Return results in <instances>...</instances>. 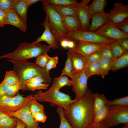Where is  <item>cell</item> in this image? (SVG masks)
I'll return each mask as SVG.
<instances>
[{
  "mask_svg": "<svg viewBox=\"0 0 128 128\" xmlns=\"http://www.w3.org/2000/svg\"><path fill=\"white\" fill-rule=\"evenodd\" d=\"M25 128H27L26 127V126L25 127ZM38 128H41L40 127H39Z\"/></svg>",
  "mask_w": 128,
  "mask_h": 128,
  "instance_id": "obj_55",
  "label": "cell"
},
{
  "mask_svg": "<svg viewBox=\"0 0 128 128\" xmlns=\"http://www.w3.org/2000/svg\"><path fill=\"white\" fill-rule=\"evenodd\" d=\"M102 59L113 62L116 59L110 47V43L105 44L100 49Z\"/></svg>",
  "mask_w": 128,
  "mask_h": 128,
  "instance_id": "obj_28",
  "label": "cell"
},
{
  "mask_svg": "<svg viewBox=\"0 0 128 128\" xmlns=\"http://www.w3.org/2000/svg\"><path fill=\"white\" fill-rule=\"evenodd\" d=\"M18 92L13 100L7 104L0 106V111L4 113L14 112L17 111L26 105L33 98V94L26 97Z\"/></svg>",
  "mask_w": 128,
  "mask_h": 128,
  "instance_id": "obj_13",
  "label": "cell"
},
{
  "mask_svg": "<svg viewBox=\"0 0 128 128\" xmlns=\"http://www.w3.org/2000/svg\"><path fill=\"white\" fill-rule=\"evenodd\" d=\"M29 103L30 111L32 116L39 112H45L43 106L38 102L34 97L30 101Z\"/></svg>",
  "mask_w": 128,
  "mask_h": 128,
  "instance_id": "obj_34",
  "label": "cell"
},
{
  "mask_svg": "<svg viewBox=\"0 0 128 128\" xmlns=\"http://www.w3.org/2000/svg\"><path fill=\"white\" fill-rule=\"evenodd\" d=\"M52 5H57L64 6L73 5L78 2L75 0H46Z\"/></svg>",
  "mask_w": 128,
  "mask_h": 128,
  "instance_id": "obj_41",
  "label": "cell"
},
{
  "mask_svg": "<svg viewBox=\"0 0 128 128\" xmlns=\"http://www.w3.org/2000/svg\"><path fill=\"white\" fill-rule=\"evenodd\" d=\"M117 41L121 46L126 51L128 52V38Z\"/></svg>",
  "mask_w": 128,
  "mask_h": 128,
  "instance_id": "obj_49",
  "label": "cell"
},
{
  "mask_svg": "<svg viewBox=\"0 0 128 128\" xmlns=\"http://www.w3.org/2000/svg\"><path fill=\"white\" fill-rule=\"evenodd\" d=\"M9 86V85L2 82L0 84V98L7 95Z\"/></svg>",
  "mask_w": 128,
  "mask_h": 128,
  "instance_id": "obj_47",
  "label": "cell"
},
{
  "mask_svg": "<svg viewBox=\"0 0 128 128\" xmlns=\"http://www.w3.org/2000/svg\"><path fill=\"white\" fill-rule=\"evenodd\" d=\"M41 1L43 9L48 17L50 29L56 40L60 42L66 38L69 33L63 23L62 18L53 5L46 0Z\"/></svg>",
  "mask_w": 128,
  "mask_h": 128,
  "instance_id": "obj_4",
  "label": "cell"
},
{
  "mask_svg": "<svg viewBox=\"0 0 128 128\" xmlns=\"http://www.w3.org/2000/svg\"><path fill=\"white\" fill-rule=\"evenodd\" d=\"M69 40L67 38L62 40L60 42L61 46L64 48H67V45Z\"/></svg>",
  "mask_w": 128,
  "mask_h": 128,
  "instance_id": "obj_52",
  "label": "cell"
},
{
  "mask_svg": "<svg viewBox=\"0 0 128 128\" xmlns=\"http://www.w3.org/2000/svg\"><path fill=\"white\" fill-rule=\"evenodd\" d=\"M41 25L45 28L43 33L35 41L32 43L36 44L40 43L41 41H44L49 44L51 48L53 49H59L58 41L50 28L48 17L46 14L45 19L42 23Z\"/></svg>",
  "mask_w": 128,
  "mask_h": 128,
  "instance_id": "obj_14",
  "label": "cell"
},
{
  "mask_svg": "<svg viewBox=\"0 0 128 128\" xmlns=\"http://www.w3.org/2000/svg\"><path fill=\"white\" fill-rule=\"evenodd\" d=\"M51 57L48 55L47 52H45L37 57L35 63L40 67L45 69L47 63Z\"/></svg>",
  "mask_w": 128,
  "mask_h": 128,
  "instance_id": "obj_38",
  "label": "cell"
},
{
  "mask_svg": "<svg viewBox=\"0 0 128 128\" xmlns=\"http://www.w3.org/2000/svg\"><path fill=\"white\" fill-rule=\"evenodd\" d=\"M56 112L59 114L60 119V124L59 128H73L66 119L63 108L58 107L56 110Z\"/></svg>",
  "mask_w": 128,
  "mask_h": 128,
  "instance_id": "obj_37",
  "label": "cell"
},
{
  "mask_svg": "<svg viewBox=\"0 0 128 128\" xmlns=\"http://www.w3.org/2000/svg\"><path fill=\"white\" fill-rule=\"evenodd\" d=\"M71 80L72 90L76 96L75 99L78 100L86 93L89 89L87 78L84 69L72 73Z\"/></svg>",
  "mask_w": 128,
  "mask_h": 128,
  "instance_id": "obj_8",
  "label": "cell"
},
{
  "mask_svg": "<svg viewBox=\"0 0 128 128\" xmlns=\"http://www.w3.org/2000/svg\"><path fill=\"white\" fill-rule=\"evenodd\" d=\"M41 0H27V3L28 7L32 4Z\"/></svg>",
  "mask_w": 128,
  "mask_h": 128,
  "instance_id": "obj_54",
  "label": "cell"
},
{
  "mask_svg": "<svg viewBox=\"0 0 128 128\" xmlns=\"http://www.w3.org/2000/svg\"><path fill=\"white\" fill-rule=\"evenodd\" d=\"M35 82L48 83L46 80L40 76H37L33 77L25 81L24 83L25 85V84Z\"/></svg>",
  "mask_w": 128,
  "mask_h": 128,
  "instance_id": "obj_45",
  "label": "cell"
},
{
  "mask_svg": "<svg viewBox=\"0 0 128 128\" xmlns=\"http://www.w3.org/2000/svg\"><path fill=\"white\" fill-rule=\"evenodd\" d=\"M108 13L109 22L116 26L128 20V6L121 3H115Z\"/></svg>",
  "mask_w": 128,
  "mask_h": 128,
  "instance_id": "obj_10",
  "label": "cell"
},
{
  "mask_svg": "<svg viewBox=\"0 0 128 128\" xmlns=\"http://www.w3.org/2000/svg\"><path fill=\"white\" fill-rule=\"evenodd\" d=\"M33 116L36 122L43 123L45 122L47 118V116L45 114V112L43 111L39 112L35 114Z\"/></svg>",
  "mask_w": 128,
  "mask_h": 128,
  "instance_id": "obj_44",
  "label": "cell"
},
{
  "mask_svg": "<svg viewBox=\"0 0 128 128\" xmlns=\"http://www.w3.org/2000/svg\"><path fill=\"white\" fill-rule=\"evenodd\" d=\"M15 0H0V9L7 13L12 9Z\"/></svg>",
  "mask_w": 128,
  "mask_h": 128,
  "instance_id": "obj_40",
  "label": "cell"
},
{
  "mask_svg": "<svg viewBox=\"0 0 128 128\" xmlns=\"http://www.w3.org/2000/svg\"><path fill=\"white\" fill-rule=\"evenodd\" d=\"M112 62L102 59L99 63L101 71V75L102 78L108 74L110 70Z\"/></svg>",
  "mask_w": 128,
  "mask_h": 128,
  "instance_id": "obj_32",
  "label": "cell"
},
{
  "mask_svg": "<svg viewBox=\"0 0 128 128\" xmlns=\"http://www.w3.org/2000/svg\"><path fill=\"white\" fill-rule=\"evenodd\" d=\"M50 46L39 43L33 44L26 42L20 43L13 52L0 55V59L7 58L9 60H27L37 57L44 53L49 51Z\"/></svg>",
  "mask_w": 128,
  "mask_h": 128,
  "instance_id": "obj_3",
  "label": "cell"
},
{
  "mask_svg": "<svg viewBox=\"0 0 128 128\" xmlns=\"http://www.w3.org/2000/svg\"><path fill=\"white\" fill-rule=\"evenodd\" d=\"M22 87L19 81L17 83L12 85L9 86L8 89L7 95L10 96H14L18 92L19 90H22Z\"/></svg>",
  "mask_w": 128,
  "mask_h": 128,
  "instance_id": "obj_42",
  "label": "cell"
},
{
  "mask_svg": "<svg viewBox=\"0 0 128 128\" xmlns=\"http://www.w3.org/2000/svg\"><path fill=\"white\" fill-rule=\"evenodd\" d=\"M95 32L109 39L119 40L128 38V34L122 32L109 22L102 26Z\"/></svg>",
  "mask_w": 128,
  "mask_h": 128,
  "instance_id": "obj_11",
  "label": "cell"
},
{
  "mask_svg": "<svg viewBox=\"0 0 128 128\" xmlns=\"http://www.w3.org/2000/svg\"><path fill=\"white\" fill-rule=\"evenodd\" d=\"M5 24H10L15 26L24 32L27 30L26 24L12 9L9 10L7 13Z\"/></svg>",
  "mask_w": 128,
  "mask_h": 128,
  "instance_id": "obj_19",
  "label": "cell"
},
{
  "mask_svg": "<svg viewBox=\"0 0 128 128\" xmlns=\"http://www.w3.org/2000/svg\"><path fill=\"white\" fill-rule=\"evenodd\" d=\"M107 105L128 106V96L115 99L111 101L109 100Z\"/></svg>",
  "mask_w": 128,
  "mask_h": 128,
  "instance_id": "obj_39",
  "label": "cell"
},
{
  "mask_svg": "<svg viewBox=\"0 0 128 128\" xmlns=\"http://www.w3.org/2000/svg\"><path fill=\"white\" fill-rule=\"evenodd\" d=\"M29 102L17 111L4 113L9 116L20 119L25 124L27 128H38L39 123L35 120L31 112Z\"/></svg>",
  "mask_w": 128,
  "mask_h": 128,
  "instance_id": "obj_9",
  "label": "cell"
},
{
  "mask_svg": "<svg viewBox=\"0 0 128 128\" xmlns=\"http://www.w3.org/2000/svg\"><path fill=\"white\" fill-rule=\"evenodd\" d=\"M84 70L88 78L90 76L94 75H100L101 71L98 63L87 64L85 67Z\"/></svg>",
  "mask_w": 128,
  "mask_h": 128,
  "instance_id": "obj_30",
  "label": "cell"
},
{
  "mask_svg": "<svg viewBox=\"0 0 128 128\" xmlns=\"http://www.w3.org/2000/svg\"><path fill=\"white\" fill-rule=\"evenodd\" d=\"M75 42L76 43L75 47L71 49L85 57L100 50L101 47L105 44H99L83 41Z\"/></svg>",
  "mask_w": 128,
  "mask_h": 128,
  "instance_id": "obj_15",
  "label": "cell"
},
{
  "mask_svg": "<svg viewBox=\"0 0 128 128\" xmlns=\"http://www.w3.org/2000/svg\"><path fill=\"white\" fill-rule=\"evenodd\" d=\"M53 7L62 18L67 16L77 15L74 5L64 6L57 5H53Z\"/></svg>",
  "mask_w": 128,
  "mask_h": 128,
  "instance_id": "obj_25",
  "label": "cell"
},
{
  "mask_svg": "<svg viewBox=\"0 0 128 128\" xmlns=\"http://www.w3.org/2000/svg\"><path fill=\"white\" fill-rule=\"evenodd\" d=\"M90 0H82L74 5L76 14L81 24L82 30L88 31L90 26V21L91 16L90 14L88 4Z\"/></svg>",
  "mask_w": 128,
  "mask_h": 128,
  "instance_id": "obj_12",
  "label": "cell"
},
{
  "mask_svg": "<svg viewBox=\"0 0 128 128\" xmlns=\"http://www.w3.org/2000/svg\"><path fill=\"white\" fill-rule=\"evenodd\" d=\"M91 24L88 31L95 32L97 30L109 22L108 13L104 12L95 14L91 16Z\"/></svg>",
  "mask_w": 128,
  "mask_h": 128,
  "instance_id": "obj_16",
  "label": "cell"
},
{
  "mask_svg": "<svg viewBox=\"0 0 128 128\" xmlns=\"http://www.w3.org/2000/svg\"><path fill=\"white\" fill-rule=\"evenodd\" d=\"M65 118L73 128H87L93 123L94 113L92 93L89 89L80 99L63 110Z\"/></svg>",
  "mask_w": 128,
  "mask_h": 128,
  "instance_id": "obj_1",
  "label": "cell"
},
{
  "mask_svg": "<svg viewBox=\"0 0 128 128\" xmlns=\"http://www.w3.org/2000/svg\"><path fill=\"white\" fill-rule=\"evenodd\" d=\"M17 118L8 116L0 111V128H16Z\"/></svg>",
  "mask_w": 128,
  "mask_h": 128,
  "instance_id": "obj_23",
  "label": "cell"
},
{
  "mask_svg": "<svg viewBox=\"0 0 128 128\" xmlns=\"http://www.w3.org/2000/svg\"><path fill=\"white\" fill-rule=\"evenodd\" d=\"M116 26L123 32L128 34V20L120 23Z\"/></svg>",
  "mask_w": 128,
  "mask_h": 128,
  "instance_id": "obj_46",
  "label": "cell"
},
{
  "mask_svg": "<svg viewBox=\"0 0 128 128\" xmlns=\"http://www.w3.org/2000/svg\"><path fill=\"white\" fill-rule=\"evenodd\" d=\"M76 45V43L75 42L69 40L68 45L67 48H69L72 49L74 48Z\"/></svg>",
  "mask_w": 128,
  "mask_h": 128,
  "instance_id": "obj_53",
  "label": "cell"
},
{
  "mask_svg": "<svg viewBox=\"0 0 128 128\" xmlns=\"http://www.w3.org/2000/svg\"><path fill=\"white\" fill-rule=\"evenodd\" d=\"M27 90L34 91L41 89L46 90L49 84L40 82H32L25 84Z\"/></svg>",
  "mask_w": 128,
  "mask_h": 128,
  "instance_id": "obj_36",
  "label": "cell"
},
{
  "mask_svg": "<svg viewBox=\"0 0 128 128\" xmlns=\"http://www.w3.org/2000/svg\"><path fill=\"white\" fill-rule=\"evenodd\" d=\"M109 106L107 115L101 122L110 127L120 124L128 126V106Z\"/></svg>",
  "mask_w": 128,
  "mask_h": 128,
  "instance_id": "obj_6",
  "label": "cell"
},
{
  "mask_svg": "<svg viewBox=\"0 0 128 128\" xmlns=\"http://www.w3.org/2000/svg\"><path fill=\"white\" fill-rule=\"evenodd\" d=\"M7 13L0 9V28L3 27L5 24Z\"/></svg>",
  "mask_w": 128,
  "mask_h": 128,
  "instance_id": "obj_48",
  "label": "cell"
},
{
  "mask_svg": "<svg viewBox=\"0 0 128 128\" xmlns=\"http://www.w3.org/2000/svg\"><path fill=\"white\" fill-rule=\"evenodd\" d=\"M67 58L65 62L64 67L62 70L61 76L67 75L71 78L72 76V64L70 55L69 52L67 53Z\"/></svg>",
  "mask_w": 128,
  "mask_h": 128,
  "instance_id": "obj_35",
  "label": "cell"
},
{
  "mask_svg": "<svg viewBox=\"0 0 128 128\" xmlns=\"http://www.w3.org/2000/svg\"><path fill=\"white\" fill-rule=\"evenodd\" d=\"M28 7L27 0H15L12 9L26 24Z\"/></svg>",
  "mask_w": 128,
  "mask_h": 128,
  "instance_id": "obj_20",
  "label": "cell"
},
{
  "mask_svg": "<svg viewBox=\"0 0 128 128\" xmlns=\"http://www.w3.org/2000/svg\"><path fill=\"white\" fill-rule=\"evenodd\" d=\"M109 106L107 105H105L94 112L93 123L97 124L103 120L107 115Z\"/></svg>",
  "mask_w": 128,
  "mask_h": 128,
  "instance_id": "obj_27",
  "label": "cell"
},
{
  "mask_svg": "<svg viewBox=\"0 0 128 128\" xmlns=\"http://www.w3.org/2000/svg\"><path fill=\"white\" fill-rule=\"evenodd\" d=\"M19 82V78L17 75L13 70L6 71L4 78L2 82L11 86L16 84Z\"/></svg>",
  "mask_w": 128,
  "mask_h": 128,
  "instance_id": "obj_29",
  "label": "cell"
},
{
  "mask_svg": "<svg viewBox=\"0 0 128 128\" xmlns=\"http://www.w3.org/2000/svg\"><path fill=\"white\" fill-rule=\"evenodd\" d=\"M66 38L74 42L83 41L99 44L110 43L115 40L105 38L95 32L82 30L69 33Z\"/></svg>",
  "mask_w": 128,
  "mask_h": 128,
  "instance_id": "obj_7",
  "label": "cell"
},
{
  "mask_svg": "<svg viewBox=\"0 0 128 128\" xmlns=\"http://www.w3.org/2000/svg\"><path fill=\"white\" fill-rule=\"evenodd\" d=\"M62 18L63 23L69 33L82 30L81 24L77 15Z\"/></svg>",
  "mask_w": 128,
  "mask_h": 128,
  "instance_id": "obj_18",
  "label": "cell"
},
{
  "mask_svg": "<svg viewBox=\"0 0 128 128\" xmlns=\"http://www.w3.org/2000/svg\"><path fill=\"white\" fill-rule=\"evenodd\" d=\"M26 126L23 121L17 118V125L16 128H25Z\"/></svg>",
  "mask_w": 128,
  "mask_h": 128,
  "instance_id": "obj_51",
  "label": "cell"
},
{
  "mask_svg": "<svg viewBox=\"0 0 128 128\" xmlns=\"http://www.w3.org/2000/svg\"><path fill=\"white\" fill-rule=\"evenodd\" d=\"M128 65V52L115 59L112 62L110 70L115 71L126 67Z\"/></svg>",
  "mask_w": 128,
  "mask_h": 128,
  "instance_id": "obj_24",
  "label": "cell"
},
{
  "mask_svg": "<svg viewBox=\"0 0 128 128\" xmlns=\"http://www.w3.org/2000/svg\"><path fill=\"white\" fill-rule=\"evenodd\" d=\"M58 59V57L57 56L51 57L47 63L45 69L47 71L49 72L52 68L56 67Z\"/></svg>",
  "mask_w": 128,
  "mask_h": 128,
  "instance_id": "obj_43",
  "label": "cell"
},
{
  "mask_svg": "<svg viewBox=\"0 0 128 128\" xmlns=\"http://www.w3.org/2000/svg\"><path fill=\"white\" fill-rule=\"evenodd\" d=\"M113 53L115 58H118L128 52L126 51L120 45L117 40L110 43Z\"/></svg>",
  "mask_w": 128,
  "mask_h": 128,
  "instance_id": "obj_31",
  "label": "cell"
},
{
  "mask_svg": "<svg viewBox=\"0 0 128 128\" xmlns=\"http://www.w3.org/2000/svg\"><path fill=\"white\" fill-rule=\"evenodd\" d=\"M107 3L106 0H93L88 6L91 16L95 14L104 12V9L107 5Z\"/></svg>",
  "mask_w": 128,
  "mask_h": 128,
  "instance_id": "obj_22",
  "label": "cell"
},
{
  "mask_svg": "<svg viewBox=\"0 0 128 128\" xmlns=\"http://www.w3.org/2000/svg\"><path fill=\"white\" fill-rule=\"evenodd\" d=\"M72 85V81L67 76L64 75L54 78L52 85L48 90L45 91L50 93L54 91L59 90L62 87L65 86Z\"/></svg>",
  "mask_w": 128,
  "mask_h": 128,
  "instance_id": "obj_21",
  "label": "cell"
},
{
  "mask_svg": "<svg viewBox=\"0 0 128 128\" xmlns=\"http://www.w3.org/2000/svg\"><path fill=\"white\" fill-rule=\"evenodd\" d=\"M35 92L36 94L33 96L37 100L44 102H48L51 106L61 107L64 110H67L70 104L77 100L75 99H72L70 96L59 90L50 93L43 92L41 91Z\"/></svg>",
  "mask_w": 128,
  "mask_h": 128,
  "instance_id": "obj_5",
  "label": "cell"
},
{
  "mask_svg": "<svg viewBox=\"0 0 128 128\" xmlns=\"http://www.w3.org/2000/svg\"><path fill=\"white\" fill-rule=\"evenodd\" d=\"M93 107L94 112L105 105H107L109 100L104 94H100L97 92L92 93Z\"/></svg>",
  "mask_w": 128,
  "mask_h": 128,
  "instance_id": "obj_26",
  "label": "cell"
},
{
  "mask_svg": "<svg viewBox=\"0 0 128 128\" xmlns=\"http://www.w3.org/2000/svg\"><path fill=\"white\" fill-rule=\"evenodd\" d=\"M110 127L102 122L95 124L92 123L87 128H110Z\"/></svg>",
  "mask_w": 128,
  "mask_h": 128,
  "instance_id": "obj_50",
  "label": "cell"
},
{
  "mask_svg": "<svg viewBox=\"0 0 128 128\" xmlns=\"http://www.w3.org/2000/svg\"><path fill=\"white\" fill-rule=\"evenodd\" d=\"M13 65V70L17 74L19 78L23 91L27 90L24 82L25 81L37 76L42 77L48 84L51 82L52 78L49 72L41 68L35 63L27 60H9Z\"/></svg>",
  "mask_w": 128,
  "mask_h": 128,
  "instance_id": "obj_2",
  "label": "cell"
},
{
  "mask_svg": "<svg viewBox=\"0 0 128 128\" xmlns=\"http://www.w3.org/2000/svg\"><path fill=\"white\" fill-rule=\"evenodd\" d=\"M72 64V73L84 69L87 65L85 57L74 52L71 49L69 50Z\"/></svg>",
  "mask_w": 128,
  "mask_h": 128,
  "instance_id": "obj_17",
  "label": "cell"
},
{
  "mask_svg": "<svg viewBox=\"0 0 128 128\" xmlns=\"http://www.w3.org/2000/svg\"><path fill=\"white\" fill-rule=\"evenodd\" d=\"M87 65L98 63L102 59L100 50L95 51L85 57Z\"/></svg>",
  "mask_w": 128,
  "mask_h": 128,
  "instance_id": "obj_33",
  "label": "cell"
}]
</instances>
